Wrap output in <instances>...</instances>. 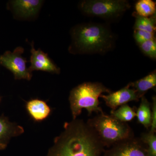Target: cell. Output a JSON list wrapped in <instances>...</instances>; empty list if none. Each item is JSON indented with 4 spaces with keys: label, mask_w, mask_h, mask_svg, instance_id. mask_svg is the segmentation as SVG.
Here are the masks:
<instances>
[{
    "label": "cell",
    "mask_w": 156,
    "mask_h": 156,
    "mask_svg": "<svg viewBox=\"0 0 156 156\" xmlns=\"http://www.w3.org/2000/svg\"><path fill=\"white\" fill-rule=\"evenodd\" d=\"M46 156H102L104 147L95 131L83 120L64 123Z\"/></svg>",
    "instance_id": "1"
},
{
    "label": "cell",
    "mask_w": 156,
    "mask_h": 156,
    "mask_svg": "<svg viewBox=\"0 0 156 156\" xmlns=\"http://www.w3.org/2000/svg\"><path fill=\"white\" fill-rule=\"evenodd\" d=\"M70 34L68 50L73 54H103L112 48L114 41L111 31L99 23L78 24L72 29Z\"/></svg>",
    "instance_id": "2"
},
{
    "label": "cell",
    "mask_w": 156,
    "mask_h": 156,
    "mask_svg": "<svg viewBox=\"0 0 156 156\" xmlns=\"http://www.w3.org/2000/svg\"><path fill=\"white\" fill-rule=\"evenodd\" d=\"M111 92L103 84L98 82H86L74 88L70 92L69 98L73 119H77L83 108L87 110L89 115L93 112L104 113L99 106L98 98L102 93Z\"/></svg>",
    "instance_id": "3"
},
{
    "label": "cell",
    "mask_w": 156,
    "mask_h": 156,
    "mask_svg": "<svg viewBox=\"0 0 156 156\" xmlns=\"http://www.w3.org/2000/svg\"><path fill=\"white\" fill-rule=\"evenodd\" d=\"M87 122L95 131L105 147H111L134 136L132 129L127 123L104 113L88 120Z\"/></svg>",
    "instance_id": "4"
},
{
    "label": "cell",
    "mask_w": 156,
    "mask_h": 156,
    "mask_svg": "<svg viewBox=\"0 0 156 156\" xmlns=\"http://www.w3.org/2000/svg\"><path fill=\"white\" fill-rule=\"evenodd\" d=\"M126 0H85L79 5V9L89 16L104 18H117L130 9Z\"/></svg>",
    "instance_id": "5"
},
{
    "label": "cell",
    "mask_w": 156,
    "mask_h": 156,
    "mask_svg": "<svg viewBox=\"0 0 156 156\" xmlns=\"http://www.w3.org/2000/svg\"><path fill=\"white\" fill-rule=\"evenodd\" d=\"M24 51L22 47H18L13 52L6 51L0 56V65L11 71L15 80L30 81L33 74L27 67L26 58L22 56Z\"/></svg>",
    "instance_id": "6"
},
{
    "label": "cell",
    "mask_w": 156,
    "mask_h": 156,
    "mask_svg": "<svg viewBox=\"0 0 156 156\" xmlns=\"http://www.w3.org/2000/svg\"><path fill=\"white\" fill-rule=\"evenodd\" d=\"M44 3L41 0H15L9 1L7 6L15 19L32 21L38 17Z\"/></svg>",
    "instance_id": "7"
},
{
    "label": "cell",
    "mask_w": 156,
    "mask_h": 156,
    "mask_svg": "<svg viewBox=\"0 0 156 156\" xmlns=\"http://www.w3.org/2000/svg\"><path fill=\"white\" fill-rule=\"evenodd\" d=\"M102 156H150L147 147L140 138L125 140L104 151Z\"/></svg>",
    "instance_id": "8"
},
{
    "label": "cell",
    "mask_w": 156,
    "mask_h": 156,
    "mask_svg": "<svg viewBox=\"0 0 156 156\" xmlns=\"http://www.w3.org/2000/svg\"><path fill=\"white\" fill-rule=\"evenodd\" d=\"M30 45V66L28 68L30 72L41 71L56 74L60 73V68L54 63L47 53L40 49L35 50L33 42L31 43Z\"/></svg>",
    "instance_id": "9"
},
{
    "label": "cell",
    "mask_w": 156,
    "mask_h": 156,
    "mask_svg": "<svg viewBox=\"0 0 156 156\" xmlns=\"http://www.w3.org/2000/svg\"><path fill=\"white\" fill-rule=\"evenodd\" d=\"M105 104L112 110L116 109L119 106L131 101H138L140 98L137 92L131 87L130 83L124 88L116 92H111L108 95H101Z\"/></svg>",
    "instance_id": "10"
},
{
    "label": "cell",
    "mask_w": 156,
    "mask_h": 156,
    "mask_svg": "<svg viewBox=\"0 0 156 156\" xmlns=\"http://www.w3.org/2000/svg\"><path fill=\"white\" fill-rule=\"evenodd\" d=\"M24 128L17 123L11 122L7 117L0 116V150L5 149L12 137L23 134Z\"/></svg>",
    "instance_id": "11"
},
{
    "label": "cell",
    "mask_w": 156,
    "mask_h": 156,
    "mask_svg": "<svg viewBox=\"0 0 156 156\" xmlns=\"http://www.w3.org/2000/svg\"><path fill=\"white\" fill-rule=\"evenodd\" d=\"M26 109L30 118L36 122H41L49 117L52 109L44 101L34 98L28 101Z\"/></svg>",
    "instance_id": "12"
},
{
    "label": "cell",
    "mask_w": 156,
    "mask_h": 156,
    "mask_svg": "<svg viewBox=\"0 0 156 156\" xmlns=\"http://www.w3.org/2000/svg\"><path fill=\"white\" fill-rule=\"evenodd\" d=\"M140 99L141 102L136 111V117L138 122L149 129L152 123L151 105L145 96H143Z\"/></svg>",
    "instance_id": "13"
},
{
    "label": "cell",
    "mask_w": 156,
    "mask_h": 156,
    "mask_svg": "<svg viewBox=\"0 0 156 156\" xmlns=\"http://www.w3.org/2000/svg\"><path fill=\"white\" fill-rule=\"evenodd\" d=\"M130 84L131 87L137 92L140 98H141L149 90L156 87V71H154L142 79L130 83Z\"/></svg>",
    "instance_id": "14"
},
{
    "label": "cell",
    "mask_w": 156,
    "mask_h": 156,
    "mask_svg": "<svg viewBox=\"0 0 156 156\" xmlns=\"http://www.w3.org/2000/svg\"><path fill=\"white\" fill-rule=\"evenodd\" d=\"M133 15L135 17L134 30L155 33L156 30L155 14L150 17H143L137 15L136 12H134Z\"/></svg>",
    "instance_id": "15"
},
{
    "label": "cell",
    "mask_w": 156,
    "mask_h": 156,
    "mask_svg": "<svg viewBox=\"0 0 156 156\" xmlns=\"http://www.w3.org/2000/svg\"><path fill=\"white\" fill-rule=\"evenodd\" d=\"M111 115L120 122L126 123L132 121L136 117V113L133 108L125 104L116 109L112 110Z\"/></svg>",
    "instance_id": "16"
},
{
    "label": "cell",
    "mask_w": 156,
    "mask_h": 156,
    "mask_svg": "<svg viewBox=\"0 0 156 156\" xmlns=\"http://www.w3.org/2000/svg\"><path fill=\"white\" fill-rule=\"evenodd\" d=\"M136 13L143 17H150L156 14V3L152 0H140L135 4Z\"/></svg>",
    "instance_id": "17"
},
{
    "label": "cell",
    "mask_w": 156,
    "mask_h": 156,
    "mask_svg": "<svg viewBox=\"0 0 156 156\" xmlns=\"http://www.w3.org/2000/svg\"><path fill=\"white\" fill-rule=\"evenodd\" d=\"M140 139L147 147L150 156H156V135L155 132L150 131L143 133Z\"/></svg>",
    "instance_id": "18"
},
{
    "label": "cell",
    "mask_w": 156,
    "mask_h": 156,
    "mask_svg": "<svg viewBox=\"0 0 156 156\" xmlns=\"http://www.w3.org/2000/svg\"><path fill=\"white\" fill-rule=\"evenodd\" d=\"M143 53L153 59L156 58V41L155 38L148 40L138 45Z\"/></svg>",
    "instance_id": "19"
},
{
    "label": "cell",
    "mask_w": 156,
    "mask_h": 156,
    "mask_svg": "<svg viewBox=\"0 0 156 156\" xmlns=\"http://www.w3.org/2000/svg\"><path fill=\"white\" fill-rule=\"evenodd\" d=\"M154 33H150L145 31L134 30V37L137 44L155 38Z\"/></svg>",
    "instance_id": "20"
},
{
    "label": "cell",
    "mask_w": 156,
    "mask_h": 156,
    "mask_svg": "<svg viewBox=\"0 0 156 156\" xmlns=\"http://www.w3.org/2000/svg\"><path fill=\"white\" fill-rule=\"evenodd\" d=\"M151 105L152 123L150 131L156 132V96L152 97V103Z\"/></svg>",
    "instance_id": "21"
},
{
    "label": "cell",
    "mask_w": 156,
    "mask_h": 156,
    "mask_svg": "<svg viewBox=\"0 0 156 156\" xmlns=\"http://www.w3.org/2000/svg\"><path fill=\"white\" fill-rule=\"evenodd\" d=\"M0 101H1V98H0Z\"/></svg>",
    "instance_id": "22"
}]
</instances>
